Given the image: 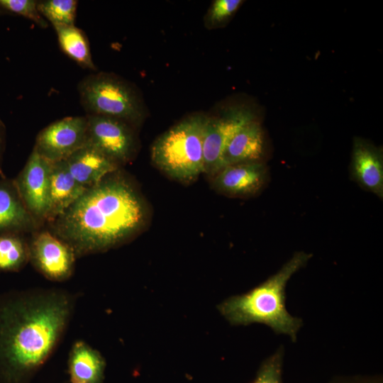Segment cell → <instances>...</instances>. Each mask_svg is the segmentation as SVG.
Instances as JSON below:
<instances>
[{
	"mask_svg": "<svg viewBox=\"0 0 383 383\" xmlns=\"http://www.w3.org/2000/svg\"><path fill=\"white\" fill-rule=\"evenodd\" d=\"M76 298L60 289L0 296V383H28L62 339Z\"/></svg>",
	"mask_w": 383,
	"mask_h": 383,
	"instance_id": "cell-1",
	"label": "cell"
},
{
	"mask_svg": "<svg viewBox=\"0 0 383 383\" xmlns=\"http://www.w3.org/2000/svg\"><path fill=\"white\" fill-rule=\"evenodd\" d=\"M113 174L87 188L52 222L55 235L69 245L76 257L115 247L145 225L142 197L128 180Z\"/></svg>",
	"mask_w": 383,
	"mask_h": 383,
	"instance_id": "cell-2",
	"label": "cell"
},
{
	"mask_svg": "<svg viewBox=\"0 0 383 383\" xmlns=\"http://www.w3.org/2000/svg\"><path fill=\"white\" fill-rule=\"evenodd\" d=\"M311 257V254L304 252H296L265 282L246 294L232 296L223 302L221 312L231 323H265L295 341L302 321L286 309L285 287L292 275L305 265Z\"/></svg>",
	"mask_w": 383,
	"mask_h": 383,
	"instance_id": "cell-3",
	"label": "cell"
},
{
	"mask_svg": "<svg viewBox=\"0 0 383 383\" xmlns=\"http://www.w3.org/2000/svg\"><path fill=\"white\" fill-rule=\"evenodd\" d=\"M206 116L192 115L177 123L153 143L151 159L170 178L191 182L204 173L203 138Z\"/></svg>",
	"mask_w": 383,
	"mask_h": 383,
	"instance_id": "cell-4",
	"label": "cell"
},
{
	"mask_svg": "<svg viewBox=\"0 0 383 383\" xmlns=\"http://www.w3.org/2000/svg\"><path fill=\"white\" fill-rule=\"evenodd\" d=\"M82 108L87 115L102 116L138 127L145 117L142 100L128 82L106 72L84 77L77 85Z\"/></svg>",
	"mask_w": 383,
	"mask_h": 383,
	"instance_id": "cell-5",
	"label": "cell"
},
{
	"mask_svg": "<svg viewBox=\"0 0 383 383\" xmlns=\"http://www.w3.org/2000/svg\"><path fill=\"white\" fill-rule=\"evenodd\" d=\"M89 143L118 166L130 162L137 150L134 128L121 120L86 115Z\"/></svg>",
	"mask_w": 383,
	"mask_h": 383,
	"instance_id": "cell-6",
	"label": "cell"
},
{
	"mask_svg": "<svg viewBox=\"0 0 383 383\" xmlns=\"http://www.w3.org/2000/svg\"><path fill=\"white\" fill-rule=\"evenodd\" d=\"M255 120L248 109L231 107L218 117H206L203 138L204 174L212 177L222 167V156L231 138Z\"/></svg>",
	"mask_w": 383,
	"mask_h": 383,
	"instance_id": "cell-7",
	"label": "cell"
},
{
	"mask_svg": "<svg viewBox=\"0 0 383 383\" xmlns=\"http://www.w3.org/2000/svg\"><path fill=\"white\" fill-rule=\"evenodd\" d=\"M87 116H67L42 129L33 148L50 162L65 160L87 143Z\"/></svg>",
	"mask_w": 383,
	"mask_h": 383,
	"instance_id": "cell-8",
	"label": "cell"
},
{
	"mask_svg": "<svg viewBox=\"0 0 383 383\" xmlns=\"http://www.w3.org/2000/svg\"><path fill=\"white\" fill-rule=\"evenodd\" d=\"M51 164L33 148L13 179L23 204L38 223L46 221L49 210Z\"/></svg>",
	"mask_w": 383,
	"mask_h": 383,
	"instance_id": "cell-9",
	"label": "cell"
},
{
	"mask_svg": "<svg viewBox=\"0 0 383 383\" xmlns=\"http://www.w3.org/2000/svg\"><path fill=\"white\" fill-rule=\"evenodd\" d=\"M28 245L29 260L47 279L62 282L72 276L77 257L66 243L49 231H42Z\"/></svg>",
	"mask_w": 383,
	"mask_h": 383,
	"instance_id": "cell-10",
	"label": "cell"
},
{
	"mask_svg": "<svg viewBox=\"0 0 383 383\" xmlns=\"http://www.w3.org/2000/svg\"><path fill=\"white\" fill-rule=\"evenodd\" d=\"M267 169L261 162L228 165L212 177L213 187L224 194L246 196L257 193L264 186Z\"/></svg>",
	"mask_w": 383,
	"mask_h": 383,
	"instance_id": "cell-11",
	"label": "cell"
},
{
	"mask_svg": "<svg viewBox=\"0 0 383 383\" xmlns=\"http://www.w3.org/2000/svg\"><path fill=\"white\" fill-rule=\"evenodd\" d=\"M350 174L360 186L382 199L383 156L379 148L362 138H355Z\"/></svg>",
	"mask_w": 383,
	"mask_h": 383,
	"instance_id": "cell-12",
	"label": "cell"
},
{
	"mask_svg": "<svg viewBox=\"0 0 383 383\" xmlns=\"http://www.w3.org/2000/svg\"><path fill=\"white\" fill-rule=\"evenodd\" d=\"M65 161L74 179L85 188L98 184L106 176L117 172L120 167L89 143Z\"/></svg>",
	"mask_w": 383,
	"mask_h": 383,
	"instance_id": "cell-13",
	"label": "cell"
},
{
	"mask_svg": "<svg viewBox=\"0 0 383 383\" xmlns=\"http://www.w3.org/2000/svg\"><path fill=\"white\" fill-rule=\"evenodd\" d=\"M38 224L23 204L14 181L0 179V235L29 232Z\"/></svg>",
	"mask_w": 383,
	"mask_h": 383,
	"instance_id": "cell-14",
	"label": "cell"
},
{
	"mask_svg": "<svg viewBox=\"0 0 383 383\" xmlns=\"http://www.w3.org/2000/svg\"><path fill=\"white\" fill-rule=\"evenodd\" d=\"M263 151V131L260 123L255 119L238 131L228 143L222 156L223 167L261 162Z\"/></svg>",
	"mask_w": 383,
	"mask_h": 383,
	"instance_id": "cell-15",
	"label": "cell"
},
{
	"mask_svg": "<svg viewBox=\"0 0 383 383\" xmlns=\"http://www.w3.org/2000/svg\"><path fill=\"white\" fill-rule=\"evenodd\" d=\"M87 189L74 179L65 160L52 162L50 177V204L46 221L52 223Z\"/></svg>",
	"mask_w": 383,
	"mask_h": 383,
	"instance_id": "cell-16",
	"label": "cell"
},
{
	"mask_svg": "<svg viewBox=\"0 0 383 383\" xmlns=\"http://www.w3.org/2000/svg\"><path fill=\"white\" fill-rule=\"evenodd\" d=\"M105 361L99 351L82 340L72 346L68 372L72 383H103Z\"/></svg>",
	"mask_w": 383,
	"mask_h": 383,
	"instance_id": "cell-17",
	"label": "cell"
},
{
	"mask_svg": "<svg viewBox=\"0 0 383 383\" xmlns=\"http://www.w3.org/2000/svg\"><path fill=\"white\" fill-rule=\"evenodd\" d=\"M54 28L62 51L79 66L95 71L89 40L84 31L75 26Z\"/></svg>",
	"mask_w": 383,
	"mask_h": 383,
	"instance_id": "cell-18",
	"label": "cell"
},
{
	"mask_svg": "<svg viewBox=\"0 0 383 383\" xmlns=\"http://www.w3.org/2000/svg\"><path fill=\"white\" fill-rule=\"evenodd\" d=\"M29 259V245L20 234L0 235V270L18 272Z\"/></svg>",
	"mask_w": 383,
	"mask_h": 383,
	"instance_id": "cell-19",
	"label": "cell"
},
{
	"mask_svg": "<svg viewBox=\"0 0 383 383\" xmlns=\"http://www.w3.org/2000/svg\"><path fill=\"white\" fill-rule=\"evenodd\" d=\"M78 1L76 0L38 1V9L54 28L74 26Z\"/></svg>",
	"mask_w": 383,
	"mask_h": 383,
	"instance_id": "cell-20",
	"label": "cell"
},
{
	"mask_svg": "<svg viewBox=\"0 0 383 383\" xmlns=\"http://www.w3.org/2000/svg\"><path fill=\"white\" fill-rule=\"evenodd\" d=\"M0 9L22 16L36 23L42 28L48 26L47 21L38 9L35 0H0Z\"/></svg>",
	"mask_w": 383,
	"mask_h": 383,
	"instance_id": "cell-21",
	"label": "cell"
},
{
	"mask_svg": "<svg viewBox=\"0 0 383 383\" xmlns=\"http://www.w3.org/2000/svg\"><path fill=\"white\" fill-rule=\"evenodd\" d=\"M242 0H215L205 16V26L213 28L225 23L238 10Z\"/></svg>",
	"mask_w": 383,
	"mask_h": 383,
	"instance_id": "cell-22",
	"label": "cell"
},
{
	"mask_svg": "<svg viewBox=\"0 0 383 383\" xmlns=\"http://www.w3.org/2000/svg\"><path fill=\"white\" fill-rule=\"evenodd\" d=\"M282 354L279 350L265 360L252 383H282Z\"/></svg>",
	"mask_w": 383,
	"mask_h": 383,
	"instance_id": "cell-23",
	"label": "cell"
},
{
	"mask_svg": "<svg viewBox=\"0 0 383 383\" xmlns=\"http://www.w3.org/2000/svg\"><path fill=\"white\" fill-rule=\"evenodd\" d=\"M333 383H382V380L375 377H353L336 380Z\"/></svg>",
	"mask_w": 383,
	"mask_h": 383,
	"instance_id": "cell-24",
	"label": "cell"
},
{
	"mask_svg": "<svg viewBox=\"0 0 383 383\" xmlns=\"http://www.w3.org/2000/svg\"><path fill=\"white\" fill-rule=\"evenodd\" d=\"M5 145H6V127L4 122L0 118V175L3 178L4 177V175L1 170V162L2 157L4 152Z\"/></svg>",
	"mask_w": 383,
	"mask_h": 383,
	"instance_id": "cell-25",
	"label": "cell"
},
{
	"mask_svg": "<svg viewBox=\"0 0 383 383\" xmlns=\"http://www.w3.org/2000/svg\"><path fill=\"white\" fill-rule=\"evenodd\" d=\"M1 12H2V10L0 9V13H1Z\"/></svg>",
	"mask_w": 383,
	"mask_h": 383,
	"instance_id": "cell-26",
	"label": "cell"
}]
</instances>
